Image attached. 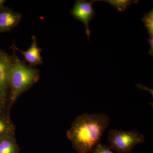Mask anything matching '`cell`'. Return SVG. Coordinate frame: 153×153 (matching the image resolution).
I'll list each match as a JSON object with an SVG mask.
<instances>
[{
	"mask_svg": "<svg viewBox=\"0 0 153 153\" xmlns=\"http://www.w3.org/2000/svg\"><path fill=\"white\" fill-rule=\"evenodd\" d=\"M12 61V56L3 51L0 52V90L4 102L9 92V74Z\"/></svg>",
	"mask_w": 153,
	"mask_h": 153,
	"instance_id": "8992f818",
	"label": "cell"
},
{
	"mask_svg": "<svg viewBox=\"0 0 153 153\" xmlns=\"http://www.w3.org/2000/svg\"><path fill=\"white\" fill-rule=\"evenodd\" d=\"M15 134V128L7 118L0 116V139L4 137Z\"/></svg>",
	"mask_w": 153,
	"mask_h": 153,
	"instance_id": "9c48e42d",
	"label": "cell"
},
{
	"mask_svg": "<svg viewBox=\"0 0 153 153\" xmlns=\"http://www.w3.org/2000/svg\"><path fill=\"white\" fill-rule=\"evenodd\" d=\"M18 149L15 134L0 139V153H18Z\"/></svg>",
	"mask_w": 153,
	"mask_h": 153,
	"instance_id": "ba28073f",
	"label": "cell"
},
{
	"mask_svg": "<svg viewBox=\"0 0 153 153\" xmlns=\"http://www.w3.org/2000/svg\"><path fill=\"white\" fill-rule=\"evenodd\" d=\"M5 102L3 100L2 96L1 93V90H0V116H1V113L2 112L3 107L4 104Z\"/></svg>",
	"mask_w": 153,
	"mask_h": 153,
	"instance_id": "9a60e30c",
	"label": "cell"
},
{
	"mask_svg": "<svg viewBox=\"0 0 153 153\" xmlns=\"http://www.w3.org/2000/svg\"><path fill=\"white\" fill-rule=\"evenodd\" d=\"M93 3V0L90 1L85 0H77L75 1L73 9L70 11L73 18L82 22L85 26V32L89 41L90 35L89 23L94 17L95 14L92 7Z\"/></svg>",
	"mask_w": 153,
	"mask_h": 153,
	"instance_id": "277c9868",
	"label": "cell"
},
{
	"mask_svg": "<svg viewBox=\"0 0 153 153\" xmlns=\"http://www.w3.org/2000/svg\"><path fill=\"white\" fill-rule=\"evenodd\" d=\"M137 87L139 88L140 89H143V90H146L148 91H149L151 93H152V95L153 96V90L152 89H150V88H148L147 87H146V86H143L142 85H140V84H137L136 85Z\"/></svg>",
	"mask_w": 153,
	"mask_h": 153,
	"instance_id": "5bb4252c",
	"label": "cell"
},
{
	"mask_svg": "<svg viewBox=\"0 0 153 153\" xmlns=\"http://www.w3.org/2000/svg\"><path fill=\"white\" fill-rule=\"evenodd\" d=\"M95 1H102L108 3L119 12H123L127 10L132 3H137L138 1L130 0H93Z\"/></svg>",
	"mask_w": 153,
	"mask_h": 153,
	"instance_id": "30bf717a",
	"label": "cell"
},
{
	"mask_svg": "<svg viewBox=\"0 0 153 153\" xmlns=\"http://www.w3.org/2000/svg\"><path fill=\"white\" fill-rule=\"evenodd\" d=\"M13 50L8 85L11 104L16 101L21 94L38 81L39 70L27 66L17 57Z\"/></svg>",
	"mask_w": 153,
	"mask_h": 153,
	"instance_id": "7a4b0ae2",
	"label": "cell"
},
{
	"mask_svg": "<svg viewBox=\"0 0 153 153\" xmlns=\"http://www.w3.org/2000/svg\"><path fill=\"white\" fill-rule=\"evenodd\" d=\"M32 39L30 47L26 51H22L18 49L14 44L11 47L13 50L21 52L25 57V61L29 63L31 67L42 65L43 63V58L41 54V49L38 46L36 37L33 36Z\"/></svg>",
	"mask_w": 153,
	"mask_h": 153,
	"instance_id": "52a82bcc",
	"label": "cell"
},
{
	"mask_svg": "<svg viewBox=\"0 0 153 153\" xmlns=\"http://www.w3.org/2000/svg\"><path fill=\"white\" fill-rule=\"evenodd\" d=\"M6 1L4 0H0V10L4 7V5Z\"/></svg>",
	"mask_w": 153,
	"mask_h": 153,
	"instance_id": "2e32d148",
	"label": "cell"
},
{
	"mask_svg": "<svg viewBox=\"0 0 153 153\" xmlns=\"http://www.w3.org/2000/svg\"><path fill=\"white\" fill-rule=\"evenodd\" d=\"M109 147L117 153H129L137 145L144 143L145 137L136 130L125 131L112 129L108 135Z\"/></svg>",
	"mask_w": 153,
	"mask_h": 153,
	"instance_id": "3957f363",
	"label": "cell"
},
{
	"mask_svg": "<svg viewBox=\"0 0 153 153\" xmlns=\"http://www.w3.org/2000/svg\"><path fill=\"white\" fill-rule=\"evenodd\" d=\"M110 123L105 114H83L75 118L66 135L77 153H89L100 143Z\"/></svg>",
	"mask_w": 153,
	"mask_h": 153,
	"instance_id": "6da1fadb",
	"label": "cell"
},
{
	"mask_svg": "<svg viewBox=\"0 0 153 153\" xmlns=\"http://www.w3.org/2000/svg\"><path fill=\"white\" fill-rule=\"evenodd\" d=\"M22 18V14L4 7L0 10V33L10 32L18 26Z\"/></svg>",
	"mask_w": 153,
	"mask_h": 153,
	"instance_id": "5b68a950",
	"label": "cell"
},
{
	"mask_svg": "<svg viewBox=\"0 0 153 153\" xmlns=\"http://www.w3.org/2000/svg\"><path fill=\"white\" fill-rule=\"evenodd\" d=\"M142 21L144 23L145 26L147 30L150 38H153V10L145 14L142 19Z\"/></svg>",
	"mask_w": 153,
	"mask_h": 153,
	"instance_id": "8fae6325",
	"label": "cell"
},
{
	"mask_svg": "<svg viewBox=\"0 0 153 153\" xmlns=\"http://www.w3.org/2000/svg\"><path fill=\"white\" fill-rule=\"evenodd\" d=\"M148 41L150 46V50L149 51V54L153 57V38H149Z\"/></svg>",
	"mask_w": 153,
	"mask_h": 153,
	"instance_id": "4fadbf2b",
	"label": "cell"
},
{
	"mask_svg": "<svg viewBox=\"0 0 153 153\" xmlns=\"http://www.w3.org/2000/svg\"><path fill=\"white\" fill-rule=\"evenodd\" d=\"M91 153H114L108 146L99 143L91 150Z\"/></svg>",
	"mask_w": 153,
	"mask_h": 153,
	"instance_id": "7c38bea8",
	"label": "cell"
},
{
	"mask_svg": "<svg viewBox=\"0 0 153 153\" xmlns=\"http://www.w3.org/2000/svg\"><path fill=\"white\" fill-rule=\"evenodd\" d=\"M2 51V50H1V49H0V52H1Z\"/></svg>",
	"mask_w": 153,
	"mask_h": 153,
	"instance_id": "e0dca14e",
	"label": "cell"
}]
</instances>
